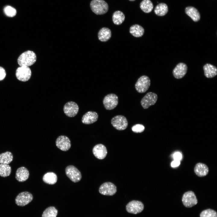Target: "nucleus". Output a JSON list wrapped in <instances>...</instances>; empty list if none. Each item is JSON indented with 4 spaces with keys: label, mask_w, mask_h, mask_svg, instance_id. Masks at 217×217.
<instances>
[{
    "label": "nucleus",
    "mask_w": 217,
    "mask_h": 217,
    "mask_svg": "<svg viewBox=\"0 0 217 217\" xmlns=\"http://www.w3.org/2000/svg\"><path fill=\"white\" fill-rule=\"evenodd\" d=\"M98 118V115L95 112L89 111L83 116L82 118V122L86 124H93L96 122Z\"/></svg>",
    "instance_id": "17"
},
{
    "label": "nucleus",
    "mask_w": 217,
    "mask_h": 217,
    "mask_svg": "<svg viewBox=\"0 0 217 217\" xmlns=\"http://www.w3.org/2000/svg\"><path fill=\"white\" fill-rule=\"evenodd\" d=\"M144 209L143 203L139 201L132 200L129 202L126 206V209L129 213L137 214L141 212Z\"/></svg>",
    "instance_id": "11"
},
{
    "label": "nucleus",
    "mask_w": 217,
    "mask_h": 217,
    "mask_svg": "<svg viewBox=\"0 0 217 217\" xmlns=\"http://www.w3.org/2000/svg\"><path fill=\"white\" fill-rule=\"evenodd\" d=\"M125 17L124 14L122 11H117L113 14L112 19L113 23L117 25L121 24L125 20Z\"/></svg>",
    "instance_id": "25"
},
{
    "label": "nucleus",
    "mask_w": 217,
    "mask_h": 217,
    "mask_svg": "<svg viewBox=\"0 0 217 217\" xmlns=\"http://www.w3.org/2000/svg\"><path fill=\"white\" fill-rule=\"evenodd\" d=\"M194 171L198 176L203 177L207 175L209 172V169L206 164L199 162L195 165L194 168Z\"/></svg>",
    "instance_id": "18"
},
{
    "label": "nucleus",
    "mask_w": 217,
    "mask_h": 217,
    "mask_svg": "<svg viewBox=\"0 0 217 217\" xmlns=\"http://www.w3.org/2000/svg\"><path fill=\"white\" fill-rule=\"evenodd\" d=\"M5 15L8 17H12L14 16L17 13L15 8L10 6H7L4 9Z\"/></svg>",
    "instance_id": "32"
},
{
    "label": "nucleus",
    "mask_w": 217,
    "mask_h": 217,
    "mask_svg": "<svg viewBox=\"0 0 217 217\" xmlns=\"http://www.w3.org/2000/svg\"><path fill=\"white\" fill-rule=\"evenodd\" d=\"M90 5L92 11L97 15L104 14L108 10V4L103 0H92Z\"/></svg>",
    "instance_id": "2"
},
{
    "label": "nucleus",
    "mask_w": 217,
    "mask_h": 217,
    "mask_svg": "<svg viewBox=\"0 0 217 217\" xmlns=\"http://www.w3.org/2000/svg\"><path fill=\"white\" fill-rule=\"evenodd\" d=\"M187 67L186 64L183 63H178L173 71L174 77L177 79L183 77L187 72Z\"/></svg>",
    "instance_id": "15"
},
{
    "label": "nucleus",
    "mask_w": 217,
    "mask_h": 217,
    "mask_svg": "<svg viewBox=\"0 0 217 217\" xmlns=\"http://www.w3.org/2000/svg\"><path fill=\"white\" fill-rule=\"evenodd\" d=\"M168 11L167 5L164 3H161L155 7L154 11L155 14L159 16L165 15Z\"/></svg>",
    "instance_id": "26"
},
{
    "label": "nucleus",
    "mask_w": 217,
    "mask_h": 217,
    "mask_svg": "<svg viewBox=\"0 0 217 217\" xmlns=\"http://www.w3.org/2000/svg\"><path fill=\"white\" fill-rule=\"evenodd\" d=\"M200 217H217V213L215 210L208 209L203 211L200 214Z\"/></svg>",
    "instance_id": "31"
},
{
    "label": "nucleus",
    "mask_w": 217,
    "mask_h": 217,
    "mask_svg": "<svg viewBox=\"0 0 217 217\" xmlns=\"http://www.w3.org/2000/svg\"><path fill=\"white\" fill-rule=\"evenodd\" d=\"M36 56L33 51L28 50L21 54L19 57L17 62L20 66L29 67L33 64L36 61Z\"/></svg>",
    "instance_id": "1"
},
{
    "label": "nucleus",
    "mask_w": 217,
    "mask_h": 217,
    "mask_svg": "<svg viewBox=\"0 0 217 217\" xmlns=\"http://www.w3.org/2000/svg\"><path fill=\"white\" fill-rule=\"evenodd\" d=\"M185 12L194 22H197L200 19V15L198 10L195 8L189 6L185 9Z\"/></svg>",
    "instance_id": "21"
},
{
    "label": "nucleus",
    "mask_w": 217,
    "mask_h": 217,
    "mask_svg": "<svg viewBox=\"0 0 217 217\" xmlns=\"http://www.w3.org/2000/svg\"><path fill=\"white\" fill-rule=\"evenodd\" d=\"M111 123L115 129L119 131L125 129L128 125L127 118L122 115H118L114 117L111 120Z\"/></svg>",
    "instance_id": "5"
},
{
    "label": "nucleus",
    "mask_w": 217,
    "mask_h": 217,
    "mask_svg": "<svg viewBox=\"0 0 217 217\" xmlns=\"http://www.w3.org/2000/svg\"><path fill=\"white\" fill-rule=\"evenodd\" d=\"M103 102L106 109L112 110L115 108L118 104V97L114 93L108 94L104 98Z\"/></svg>",
    "instance_id": "7"
},
{
    "label": "nucleus",
    "mask_w": 217,
    "mask_h": 217,
    "mask_svg": "<svg viewBox=\"0 0 217 217\" xmlns=\"http://www.w3.org/2000/svg\"><path fill=\"white\" fill-rule=\"evenodd\" d=\"M141 10L146 13L150 12L153 8V5L150 0H143L140 4Z\"/></svg>",
    "instance_id": "27"
},
{
    "label": "nucleus",
    "mask_w": 217,
    "mask_h": 217,
    "mask_svg": "<svg viewBox=\"0 0 217 217\" xmlns=\"http://www.w3.org/2000/svg\"><path fill=\"white\" fill-rule=\"evenodd\" d=\"M6 73L4 68L0 67V80L4 79L5 77Z\"/></svg>",
    "instance_id": "34"
},
{
    "label": "nucleus",
    "mask_w": 217,
    "mask_h": 217,
    "mask_svg": "<svg viewBox=\"0 0 217 217\" xmlns=\"http://www.w3.org/2000/svg\"><path fill=\"white\" fill-rule=\"evenodd\" d=\"M111 31L108 28L103 27L101 29L98 33L99 39L102 42H106L111 37Z\"/></svg>",
    "instance_id": "22"
},
{
    "label": "nucleus",
    "mask_w": 217,
    "mask_h": 217,
    "mask_svg": "<svg viewBox=\"0 0 217 217\" xmlns=\"http://www.w3.org/2000/svg\"><path fill=\"white\" fill-rule=\"evenodd\" d=\"M93 153L97 158L102 159L106 156L107 152L105 146L102 144H98L93 148Z\"/></svg>",
    "instance_id": "16"
},
{
    "label": "nucleus",
    "mask_w": 217,
    "mask_h": 217,
    "mask_svg": "<svg viewBox=\"0 0 217 217\" xmlns=\"http://www.w3.org/2000/svg\"><path fill=\"white\" fill-rule=\"evenodd\" d=\"M67 176L73 182L76 183L79 181L82 178L80 172L73 165L67 166L65 170Z\"/></svg>",
    "instance_id": "6"
},
{
    "label": "nucleus",
    "mask_w": 217,
    "mask_h": 217,
    "mask_svg": "<svg viewBox=\"0 0 217 217\" xmlns=\"http://www.w3.org/2000/svg\"><path fill=\"white\" fill-rule=\"evenodd\" d=\"M182 201L183 205L186 207L191 208L196 205L197 199L193 192L190 190L185 192L183 195Z\"/></svg>",
    "instance_id": "3"
},
{
    "label": "nucleus",
    "mask_w": 217,
    "mask_h": 217,
    "mask_svg": "<svg viewBox=\"0 0 217 217\" xmlns=\"http://www.w3.org/2000/svg\"><path fill=\"white\" fill-rule=\"evenodd\" d=\"M157 99V95L156 93L152 92H149L142 98L141 104L144 109H147L150 106L154 105Z\"/></svg>",
    "instance_id": "10"
},
{
    "label": "nucleus",
    "mask_w": 217,
    "mask_h": 217,
    "mask_svg": "<svg viewBox=\"0 0 217 217\" xmlns=\"http://www.w3.org/2000/svg\"><path fill=\"white\" fill-rule=\"evenodd\" d=\"M99 191L101 194L103 195L112 196L116 193L117 188L116 186L112 183L106 182L100 186Z\"/></svg>",
    "instance_id": "13"
},
{
    "label": "nucleus",
    "mask_w": 217,
    "mask_h": 217,
    "mask_svg": "<svg viewBox=\"0 0 217 217\" xmlns=\"http://www.w3.org/2000/svg\"><path fill=\"white\" fill-rule=\"evenodd\" d=\"M33 198L32 195L30 192H23L17 195L15 199V202L17 206H23L30 203Z\"/></svg>",
    "instance_id": "9"
},
{
    "label": "nucleus",
    "mask_w": 217,
    "mask_h": 217,
    "mask_svg": "<svg viewBox=\"0 0 217 217\" xmlns=\"http://www.w3.org/2000/svg\"><path fill=\"white\" fill-rule=\"evenodd\" d=\"M150 85V80L149 78L146 75L140 77L135 84L136 90L139 93H143L147 91Z\"/></svg>",
    "instance_id": "4"
},
{
    "label": "nucleus",
    "mask_w": 217,
    "mask_h": 217,
    "mask_svg": "<svg viewBox=\"0 0 217 217\" xmlns=\"http://www.w3.org/2000/svg\"><path fill=\"white\" fill-rule=\"evenodd\" d=\"M129 31L130 33L133 36L136 37H139L143 35L144 33V30L141 26L136 24L131 27Z\"/></svg>",
    "instance_id": "23"
},
{
    "label": "nucleus",
    "mask_w": 217,
    "mask_h": 217,
    "mask_svg": "<svg viewBox=\"0 0 217 217\" xmlns=\"http://www.w3.org/2000/svg\"><path fill=\"white\" fill-rule=\"evenodd\" d=\"M42 180L45 183L53 185L57 182V177L55 173L53 172H48L43 175Z\"/></svg>",
    "instance_id": "24"
},
{
    "label": "nucleus",
    "mask_w": 217,
    "mask_h": 217,
    "mask_svg": "<svg viewBox=\"0 0 217 217\" xmlns=\"http://www.w3.org/2000/svg\"><path fill=\"white\" fill-rule=\"evenodd\" d=\"M182 158V155L179 152L175 153L174 155V160L180 161Z\"/></svg>",
    "instance_id": "35"
},
{
    "label": "nucleus",
    "mask_w": 217,
    "mask_h": 217,
    "mask_svg": "<svg viewBox=\"0 0 217 217\" xmlns=\"http://www.w3.org/2000/svg\"><path fill=\"white\" fill-rule=\"evenodd\" d=\"M131 129L132 131L136 133H140L142 132L145 130V127L142 124H137L133 126Z\"/></svg>",
    "instance_id": "33"
},
{
    "label": "nucleus",
    "mask_w": 217,
    "mask_h": 217,
    "mask_svg": "<svg viewBox=\"0 0 217 217\" xmlns=\"http://www.w3.org/2000/svg\"><path fill=\"white\" fill-rule=\"evenodd\" d=\"M129 0L130 1H135V0Z\"/></svg>",
    "instance_id": "37"
},
{
    "label": "nucleus",
    "mask_w": 217,
    "mask_h": 217,
    "mask_svg": "<svg viewBox=\"0 0 217 217\" xmlns=\"http://www.w3.org/2000/svg\"><path fill=\"white\" fill-rule=\"evenodd\" d=\"M29 175V173L27 169L24 167H21L17 169L15 178L18 181L23 182L28 179Z\"/></svg>",
    "instance_id": "19"
},
{
    "label": "nucleus",
    "mask_w": 217,
    "mask_h": 217,
    "mask_svg": "<svg viewBox=\"0 0 217 217\" xmlns=\"http://www.w3.org/2000/svg\"><path fill=\"white\" fill-rule=\"evenodd\" d=\"M180 163V161L174 160L171 163V165L172 167H175L178 166Z\"/></svg>",
    "instance_id": "36"
},
{
    "label": "nucleus",
    "mask_w": 217,
    "mask_h": 217,
    "mask_svg": "<svg viewBox=\"0 0 217 217\" xmlns=\"http://www.w3.org/2000/svg\"><path fill=\"white\" fill-rule=\"evenodd\" d=\"M204 75L208 78H212L216 76L217 74L216 67L210 64H206L203 67Z\"/></svg>",
    "instance_id": "20"
},
{
    "label": "nucleus",
    "mask_w": 217,
    "mask_h": 217,
    "mask_svg": "<svg viewBox=\"0 0 217 217\" xmlns=\"http://www.w3.org/2000/svg\"><path fill=\"white\" fill-rule=\"evenodd\" d=\"M16 75L17 79L21 81L25 82L28 81L31 75V71L29 67L20 66L17 69Z\"/></svg>",
    "instance_id": "8"
},
{
    "label": "nucleus",
    "mask_w": 217,
    "mask_h": 217,
    "mask_svg": "<svg viewBox=\"0 0 217 217\" xmlns=\"http://www.w3.org/2000/svg\"><path fill=\"white\" fill-rule=\"evenodd\" d=\"M55 143L56 146L58 148L64 151L68 150L71 146L70 139L64 135L59 136L56 139Z\"/></svg>",
    "instance_id": "14"
},
{
    "label": "nucleus",
    "mask_w": 217,
    "mask_h": 217,
    "mask_svg": "<svg viewBox=\"0 0 217 217\" xmlns=\"http://www.w3.org/2000/svg\"><path fill=\"white\" fill-rule=\"evenodd\" d=\"M13 156L10 152L7 151L0 154V163L8 164L13 160Z\"/></svg>",
    "instance_id": "28"
},
{
    "label": "nucleus",
    "mask_w": 217,
    "mask_h": 217,
    "mask_svg": "<svg viewBox=\"0 0 217 217\" xmlns=\"http://www.w3.org/2000/svg\"><path fill=\"white\" fill-rule=\"evenodd\" d=\"M11 172V168L8 164L0 163V175L6 177L9 176Z\"/></svg>",
    "instance_id": "29"
},
{
    "label": "nucleus",
    "mask_w": 217,
    "mask_h": 217,
    "mask_svg": "<svg viewBox=\"0 0 217 217\" xmlns=\"http://www.w3.org/2000/svg\"><path fill=\"white\" fill-rule=\"evenodd\" d=\"M57 210L54 206H50L43 212L42 217H56L58 214Z\"/></svg>",
    "instance_id": "30"
},
{
    "label": "nucleus",
    "mask_w": 217,
    "mask_h": 217,
    "mask_svg": "<svg viewBox=\"0 0 217 217\" xmlns=\"http://www.w3.org/2000/svg\"><path fill=\"white\" fill-rule=\"evenodd\" d=\"M79 107L77 104L73 101H70L66 103L63 107L64 113L68 116L72 117L77 114L79 111Z\"/></svg>",
    "instance_id": "12"
}]
</instances>
